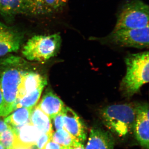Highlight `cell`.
Masks as SVG:
<instances>
[{
    "instance_id": "obj_11",
    "label": "cell",
    "mask_w": 149,
    "mask_h": 149,
    "mask_svg": "<svg viewBox=\"0 0 149 149\" xmlns=\"http://www.w3.org/2000/svg\"><path fill=\"white\" fill-rule=\"evenodd\" d=\"M114 139L111 133L101 128H92L85 149H113Z\"/></svg>"
},
{
    "instance_id": "obj_25",
    "label": "cell",
    "mask_w": 149,
    "mask_h": 149,
    "mask_svg": "<svg viewBox=\"0 0 149 149\" xmlns=\"http://www.w3.org/2000/svg\"><path fill=\"white\" fill-rule=\"evenodd\" d=\"M70 149H85L83 143L76 141L72 147H70Z\"/></svg>"
},
{
    "instance_id": "obj_5",
    "label": "cell",
    "mask_w": 149,
    "mask_h": 149,
    "mask_svg": "<svg viewBox=\"0 0 149 149\" xmlns=\"http://www.w3.org/2000/svg\"><path fill=\"white\" fill-rule=\"evenodd\" d=\"M149 6L141 0H132L122 7L114 29L144 28L149 25Z\"/></svg>"
},
{
    "instance_id": "obj_8",
    "label": "cell",
    "mask_w": 149,
    "mask_h": 149,
    "mask_svg": "<svg viewBox=\"0 0 149 149\" xmlns=\"http://www.w3.org/2000/svg\"><path fill=\"white\" fill-rule=\"evenodd\" d=\"M23 37L19 30L0 22V56L18 50Z\"/></svg>"
},
{
    "instance_id": "obj_4",
    "label": "cell",
    "mask_w": 149,
    "mask_h": 149,
    "mask_svg": "<svg viewBox=\"0 0 149 149\" xmlns=\"http://www.w3.org/2000/svg\"><path fill=\"white\" fill-rule=\"evenodd\" d=\"M61 44L59 33L35 35L28 40L22 53L28 60L44 62L56 55Z\"/></svg>"
},
{
    "instance_id": "obj_16",
    "label": "cell",
    "mask_w": 149,
    "mask_h": 149,
    "mask_svg": "<svg viewBox=\"0 0 149 149\" xmlns=\"http://www.w3.org/2000/svg\"><path fill=\"white\" fill-rule=\"evenodd\" d=\"M33 109L27 107L17 109L12 113L6 116L4 120L11 127H20L30 123V116Z\"/></svg>"
},
{
    "instance_id": "obj_18",
    "label": "cell",
    "mask_w": 149,
    "mask_h": 149,
    "mask_svg": "<svg viewBox=\"0 0 149 149\" xmlns=\"http://www.w3.org/2000/svg\"><path fill=\"white\" fill-rule=\"evenodd\" d=\"M52 140L61 146L68 148L72 147L77 141L64 128L53 132Z\"/></svg>"
},
{
    "instance_id": "obj_29",
    "label": "cell",
    "mask_w": 149,
    "mask_h": 149,
    "mask_svg": "<svg viewBox=\"0 0 149 149\" xmlns=\"http://www.w3.org/2000/svg\"><path fill=\"white\" fill-rule=\"evenodd\" d=\"M0 149H6L1 143H0Z\"/></svg>"
},
{
    "instance_id": "obj_24",
    "label": "cell",
    "mask_w": 149,
    "mask_h": 149,
    "mask_svg": "<svg viewBox=\"0 0 149 149\" xmlns=\"http://www.w3.org/2000/svg\"><path fill=\"white\" fill-rule=\"evenodd\" d=\"M10 125L5 122L4 120L0 118V134L10 128Z\"/></svg>"
},
{
    "instance_id": "obj_17",
    "label": "cell",
    "mask_w": 149,
    "mask_h": 149,
    "mask_svg": "<svg viewBox=\"0 0 149 149\" xmlns=\"http://www.w3.org/2000/svg\"><path fill=\"white\" fill-rule=\"evenodd\" d=\"M47 84V80H45L35 91L30 93L17 102L15 110L20 107L33 109L40 100V96L44 88Z\"/></svg>"
},
{
    "instance_id": "obj_19",
    "label": "cell",
    "mask_w": 149,
    "mask_h": 149,
    "mask_svg": "<svg viewBox=\"0 0 149 149\" xmlns=\"http://www.w3.org/2000/svg\"><path fill=\"white\" fill-rule=\"evenodd\" d=\"M0 143L6 149H13L16 146V133L11 126L0 134Z\"/></svg>"
},
{
    "instance_id": "obj_2",
    "label": "cell",
    "mask_w": 149,
    "mask_h": 149,
    "mask_svg": "<svg viewBox=\"0 0 149 149\" xmlns=\"http://www.w3.org/2000/svg\"><path fill=\"white\" fill-rule=\"evenodd\" d=\"M125 62L126 74L120 88L125 95L130 97L149 82V52L130 54L126 57Z\"/></svg>"
},
{
    "instance_id": "obj_3",
    "label": "cell",
    "mask_w": 149,
    "mask_h": 149,
    "mask_svg": "<svg viewBox=\"0 0 149 149\" xmlns=\"http://www.w3.org/2000/svg\"><path fill=\"white\" fill-rule=\"evenodd\" d=\"M136 106L125 104L105 107L101 111L103 122L112 133L120 137L125 136L134 128Z\"/></svg>"
},
{
    "instance_id": "obj_14",
    "label": "cell",
    "mask_w": 149,
    "mask_h": 149,
    "mask_svg": "<svg viewBox=\"0 0 149 149\" xmlns=\"http://www.w3.org/2000/svg\"><path fill=\"white\" fill-rule=\"evenodd\" d=\"M37 106L51 119L63 111L65 107L62 101L51 91L44 95Z\"/></svg>"
},
{
    "instance_id": "obj_20",
    "label": "cell",
    "mask_w": 149,
    "mask_h": 149,
    "mask_svg": "<svg viewBox=\"0 0 149 149\" xmlns=\"http://www.w3.org/2000/svg\"><path fill=\"white\" fill-rule=\"evenodd\" d=\"M65 4L62 0H44L43 10L47 12L52 11L63 6Z\"/></svg>"
},
{
    "instance_id": "obj_30",
    "label": "cell",
    "mask_w": 149,
    "mask_h": 149,
    "mask_svg": "<svg viewBox=\"0 0 149 149\" xmlns=\"http://www.w3.org/2000/svg\"><path fill=\"white\" fill-rule=\"evenodd\" d=\"M62 149H70V148H68V147H63Z\"/></svg>"
},
{
    "instance_id": "obj_22",
    "label": "cell",
    "mask_w": 149,
    "mask_h": 149,
    "mask_svg": "<svg viewBox=\"0 0 149 149\" xmlns=\"http://www.w3.org/2000/svg\"><path fill=\"white\" fill-rule=\"evenodd\" d=\"M53 119L54 126L56 130L63 129V111L56 115L52 118Z\"/></svg>"
},
{
    "instance_id": "obj_26",
    "label": "cell",
    "mask_w": 149,
    "mask_h": 149,
    "mask_svg": "<svg viewBox=\"0 0 149 149\" xmlns=\"http://www.w3.org/2000/svg\"><path fill=\"white\" fill-rule=\"evenodd\" d=\"M35 1L37 3V4L39 5V6L42 9L43 12L42 6L44 0H35Z\"/></svg>"
},
{
    "instance_id": "obj_7",
    "label": "cell",
    "mask_w": 149,
    "mask_h": 149,
    "mask_svg": "<svg viewBox=\"0 0 149 149\" xmlns=\"http://www.w3.org/2000/svg\"><path fill=\"white\" fill-rule=\"evenodd\" d=\"M42 12V10L35 0H0V15L4 17L35 15Z\"/></svg>"
},
{
    "instance_id": "obj_1",
    "label": "cell",
    "mask_w": 149,
    "mask_h": 149,
    "mask_svg": "<svg viewBox=\"0 0 149 149\" xmlns=\"http://www.w3.org/2000/svg\"><path fill=\"white\" fill-rule=\"evenodd\" d=\"M27 68L26 62L18 57H8L0 62V84L3 99L0 118L6 117L15 110L18 88Z\"/></svg>"
},
{
    "instance_id": "obj_21",
    "label": "cell",
    "mask_w": 149,
    "mask_h": 149,
    "mask_svg": "<svg viewBox=\"0 0 149 149\" xmlns=\"http://www.w3.org/2000/svg\"><path fill=\"white\" fill-rule=\"evenodd\" d=\"M52 134L43 133L41 134L36 143L39 149H43L46 144L50 141L52 139Z\"/></svg>"
},
{
    "instance_id": "obj_12",
    "label": "cell",
    "mask_w": 149,
    "mask_h": 149,
    "mask_svg": "<svg viewBox=\"0 0 149 149\" xmlns=\"http://www.w3.org/2000/svg\"><path fill=\"white\" fill-rule=\"evenodd\" d=\"M45 80L46 79L38 73L31 71H25L22 76L18 86L17 102L35 91Z\"/></svg>"
},
{
    "instance_id": "obj_10",
    "label": "cell",
    "mask_w": 149,
    "mask_h": 149,
    "mask_svg": "<svg viewBox=\"0 0 149 149\" xmlns=\"http://www.w3.org/2000/svg\"><path fill=\"white\" fill-rule=\"evenodd\" d=\"M64 128L76 141L83 143L87 138L84 123L78 115L70 108L65 107L63 111Z\"/></svg>"
},
{
    "instance_id": "obj_28",
    "label": "cell",
    "mask_w": 149,
    "mask_h": 149,
    "mask_svg": "<svg viewBox=\"0 0 149 149\" xmlns=\"http://www.w3.org/2000/svg\"><path fill=\"white\" fill-rule=\"evenodd\" d=\"M27 149H39V148L37 147V145L35 144V145H32L30 147H28Z\"/></svg>"
},
{
    "instance_id": "obj_31",
    "label": "cell",
    "mask_w": 149,
    "mask_h": 149,
    "mask_svg": "<svg viewBox=\"0 0 149 149\" xmlns=\"http://www.w3.org/2000/svg\"><path fill=\"white\" fill-rule=\"evenodd\" d=\"M62 1L65 4L67 3V1H68V0H62Z\"/></svg>"
},
{
    "instance_id": "obj_23",
    "label": "cell",
    "mask_w": 149,
    "mask_h": 149,
    "mask_svg": "<svg viewBox=\"0 0 149 149\" xmlns=\"http://www.w3.org/2000/svg\"><path fill=\"white\" fill-rule=\"evenodd\" d=\"M63 147L51 139L46 144L43 149H62Z\"/></svg>"
},
{
    "instance_id": "obj_27",
    "label": "cell",
    "mask_w": 149,
    "mask_h": 149,
    "mask_svg": "<svg viewBox=\"0 0 149 149\" xmlns=\"http://www.w3.org/2000/svg\"><path fill=\"white\" fill-rule=\"evenodd\" d=\"M3 99V95L2 92L1 87V84H0V104L2 101Z\"/></svg>"
},
{
    "instance_id": "obj_13",
    "label": "cell",
    "mask_w": 149,
    "mask_h": 149,
    "mask_svg": "<svg viewBox=\"0 0 149 149\" xmlns=\"http://www.w3.org/2000/svg\"><path fill=\"white\" fill-rule=\"evenodd\" d=\"M14 130L17 135L16 146H19L25 148L35 145L42 133L31 123L20 127H15Z\"/></svg>"
},
{
    "instance_id": "obj_6",
    "label": "cell",
    "mask_w": 149,
    "mask_h": 149,
    "mask_svg": "<svg viewBox=\"0 0 149 149\" xmlns=\"http://www.w3.org/2000/svg\"><path fill=\"white\" fill-rule=\"evenodd\" d=\"M149 25L141 29H114L108 37L111 42L123 47L143 49L149 46Z\"/></svg>"
},
{
    "instance_id": "obj_15",
    "label": "cell",
    "mask_w": 149,
    "mask_h": 149,
    "mask_svg": "<svg viewBox=\"0 0 149 149\" xmlns=\"http://www.w3.org/2000/svg\"><path fill=\"white\" fill-rule=\"evenodd\" d=\"M30 122L41 133L52 134L54 132L51 118L37 106L32 109Z\"/></svg>"
},
{
    "instance_id": "obj_9",
    "label": "cell",
    "mask_w": 149,
    "mask_h": 149,
    "mask_svg": "<svg viewBox=\"0 0 149 149\" xmlns=\"http://www.w3.org/2000/svg\"><path fill=\"white\" fill-rule=\"evenodd\" d=\"M136 117L134 133L141 146L149 149V108L147 104L136 106Z\"/></svg>"
}]
</instances>
